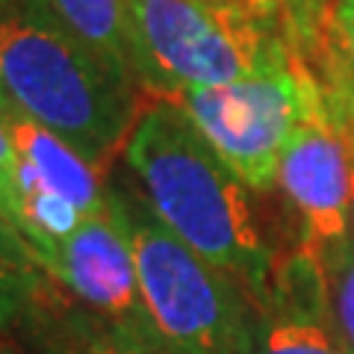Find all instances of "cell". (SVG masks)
<instances>
[{
	"label": "cell",
	"mask_w": 354,
	"mask_h": 354,
	"mask_svg": "<svg viewBox=\"0 0 354 354\" xmlns=\"http://www.w3.org/2000/svg\"><path fill=\"white\" fill-rule=\"evenodd\" d=\"M0 124L12 142L21 180H32L44 189L59 192L83 216L104 213L106 195L101 189L97 171L44 124L21 113L3 92H0Z\"/></svg>",
	"instance_id": "cell-8"
},
{
	"label": "cell",
	"mask_w": 354,
	"mask_h": 354,
	"mask_svg": "<svg viewBox=\"0 0 354 354\" xmlns=\"http://www.w3.org/2000/svg\"><path fill=\"white\" fill-rule=\"evenodd\" d=\"M278 183L301 213V248H319L351 234L348 142L328 97L295 127L281 157Z\"/></svg>",
	"instance_id": "cell-6"
},
{
	"label": "cell",
	"mask_w": 354,
	"mask_h": 354,
	"mask_svg": "<svg viewBox=\"0 0 354 354\" xmlns=\"http://www.w3.org/2000/svg\"><path fill=\"white\" fill-rule=\"evenodd\" d=\"M169 101L186 109L242 183L266 192L278 180L295 127L325 101V92L301 62L286 57L245 80L189 88Z\"/></svg>",
	"instance_id": "cell-5"
},
{
	"label": "cell",
	"mask_w": 354,
	"mask_h": 354,
	"mask_svg": "<svg viewBox=\"0 0 354 354\" xmlns=\"http://www.w3.org/2000/svg\"><path fill=\"white\" fill-rule=\"evenodd\" d=\"M86 354H177L165 342H157L148 334H130V330H109L88 339Z\"/></svg>",
	"instance_id": "cell-13"
},
{
	"label": "cell",
	"mask_w": 354,
	"mask_h": 354,
	"mask_svg": "<svg viewBox=\"0 0 354 354\" xmlns=\"http://www.w3.org/2000/svg\"><path fill=\"white\" fill-rule=\"evenodd\" d=\"M32 6L109 68L136 80L130 65L124 0H32Z\"/></svg>",
	"instance_id": "cell-9"
},
{
	"label": "cell",
	"mask_w": 354,
	"mask_h": 354,
	"mask_svg": "<svg viewBox=\"0 0 354 354\" xmlns=\"http://www.w3.org/2000/svg\"><path fill=\"white\" fill-rule=\"evenodd\" d=\"M248 354H351L319 319L290 313L254 330Z\"/></svg>",
	"instance_id": "cell-11"
},
{
	"label": "cell",
	"mask_w": 354,
	"mask_h": 354,
	"mask_svg": "<svg viewBox=\"0 0 354 354\" xmlns=\"http://www.w3.org/2000/svg\"><path fill=\"white\" fill-rule=\"evenodd\" d=\"M130 242L151 328L177 354H248L257 322L245 286L207 263L142 201L106 195Z\"/></svg>",
	"instance_id": "cell-4"
},
{
	"label": "cell",
	"mask_w": 354,
	"mask_h": 354,
	"mask_svg": "<svg viewBox=\"0 0 354 354\" xmlns=\"http://www.w3.org/2000/svg\"><path fill=\"white\" fill-rule=\"evenodd\" d=\"M0 216L21 234V186H18V157L12 151L3 124H0Z\"/></svg>",
	"instance_id": "cell-12"
},
{
	"label": "cell",
	"mask_w": 354,
	"mask_h": 354,
	"mask_svg": "<svg viewBox=\"0 0 354 354\" xmlns=\"http://www.w3.org/2000/svg\"><path fill=\"white\" fill-rule=\"evenodd\" d=\"M32 260L88 307L113 319H136L142 328L151 322L142 304L130 242L109 207L83 216L68 236L39 245Z\"/></svg>",
	"instance_id": "cell-7"
},
{
	"label": "cell",
	"mask_w": 354,
	"mask_h": 354,
	"mask_svg": "<svg viewBox=\"0 0 354 354\" xmlns=\"http://www.w3.org/2000/svg\"><path fill=\"white\" fill-rule=\"evenodd\" d=\"M124 15L133 77L151 97L227 86L290 57L263 0H124Z\"/></svg>",
	"instance_id": "cell-3"
},
{
	"label": "cell",
	"mask_w": 354,
	"mask_h": 354,
	"mask_svg": "<svg viewBox=\"0 0 354 354\" xmlns=\"http://www.w3.org/2000/svg\"><path fill=\"white\" fill-rule=\"evenodd\" d=\"M316 266V319L354 354V230L319 248H301Z\"/></svg>",
	"instance_id": "cell-10"
},
{
	"label": "cell",
	"mask_w": 354,
	"mask_h": 354,
	"mask_svg": "<svg viewBox=\"0 0 354 354\" xmlns=\"http://www.w3.org/2000/svg\"><path fill=\"white\" fill-rule=\"evenodd\" d=\"M32 269L9 263L6 257H0V325L9 322L24 301V292L30 290Z\"/></svg>",
	"instance_id": "cell-14"
},
{
	"label": "cell",
	"mask_w": 354,
	"mask_h": 354,
	"mask_svg": "<svg viewBox=\"0 0 354 354\" xmlns=\"http://www.w3.org/2000/svg\"><path fill=\"white\" fill-rule=\"evenodd\" d=\"M334 18H337L339 39H342V44H346V50L351 53V59H354V0H337Z\"/></svg>",
	"instance_id": "cell-16"
},
{
	"label": "cell",
	"mask_w": 354,
	"mask_h": 354,
	"mask_svg": "<svg viewBox=\"0 0 354 354\" xmlns=\"http://www.w3.org/2000/svg\"><path fill=\"white\" fill-rule=\"evenodd\" d=\"M124 157L162 225L266 301L274 266L257 207L186 109L169 97H148Z\"/></svg>",
	"instance_id": "cell-1"
},
{
	"label": "cell",
	"mask_w": 354,
	"mask_h": 354,
	"mask_svg": "<svg viewBox=\"0 0 354 354\" xmlns=\"http://www.w3.org/2000/svg\"><path fill=\"white\" fill-rule=\"evenodd\" d=\"M342 130H346V142H348V183H351V216H354V127H346V121H342Z\"/></svg>",
	"instance_id": "cell-17"
},
{
	"label": "cell",
	"mask_w": 354,
	"mask_h": 354,
	"mask_svg": "<svg viewBox=\"0 0 354 354\" xmlns=\"http://www.w3.org/2000/svg\"><path fill=\"white\" fill-rule=\"evenodd\" d=\"M77 44L32 0H0V92L101 171L151 95Z\"/></svg>",
	"instance_id": "cell-2"
},
{
	"label": "cell",
	"mask_w": 354,
	"mask_h": 354,
	"mask_svg": "<svg viewBox=\"0 0 354 354\" xmlns=\"http://www.w3.org/2000/svg\"><path fill=\"white\" fill-rule=\"evenodd\" d=\"M0 257H6L15 266H24V269H36V260H32L24 236H21L3 216H0Z\"/></svg>",
	"instance_id": "cell-15"
}]
</instances>
